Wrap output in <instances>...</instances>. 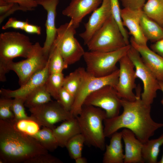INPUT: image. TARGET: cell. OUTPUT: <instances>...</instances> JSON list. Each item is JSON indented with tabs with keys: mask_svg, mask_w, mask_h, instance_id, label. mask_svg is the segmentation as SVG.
I'll list each match as a JSON object with an SVG mask.
<instances>
[{
	"mask_svg": "<svg viewBox=\"0 0 163 163\" xmlns=\"http://www.w3.org/2000/svg\"><path fill=\"white\" fill-rule=\"evenodd\" d=\"M28 23L27 21H21L11 17L9 18L6 23L2 27V29L4 30L9 28H13L23 30L24 27Z\"/></svg>",
	"mask_w": 163,
	"mask_h": 163,
	"instance_id": "f35d334b",
	"label": "cell"
},
{
	"mask_svg": "<svg viewBox=\"0 0 163 163\" xmlns=\"http://www.w3.org/2000/svg\"><path fill=\"white\" fill-rule=\"evenodd\" d=\"M147 0H120L124 8L133 10L142 9Z\"/></svg>",
	"mask_w": 163,
	"mask_h": 163,
	"instance_id": "ab89813d",
	"label": "cell"
},
{
	"mask_svg": "<svg viewBox=\"0 0 163 163\" xmlns=\"http://www.w3.org/2000/svg\"><path fill=\"white\" fill-rule=\"evenodd\" d=\"M142 9L148 17L163 28V0H147Z\"/></svg>",
	"mask_w": 163,
	"mask_h": 163,
	"instance_id": "484cf974",
	"label": "cell"
},
{
	"mask_svg": "<svg viewBox=\"0 0 163 163\" xmlns=\"http://www.w3.org/2000/svg\"><path fill=\"white\" fill-rule=\"evenodd\" d=\"M111 8L112 15L118 25L127 45L129 44V35L126 29L123 24L121 17L120 11L118 0H110Z\"/></svg>",
	"mask_w": 163,
	"mask_h": 163,
	"instance_id": "d6a6232c",
	"label": "cell"
},
{
	"mask_svg": "<svg viewBox=\"0 0 163 163\" xmlns=\"http://www.w3.org/2000/svg\"><path fill=\"white\" fill-rule=\"evenodd\" d=\"M136 99L129 101L121 99L123 113L104 121L105 137H110L121 128L130 130L136 138L144 143L153 136L158 129L163 127V123L155 122L151 117V105L145 104L141 98L140 86L136 88Z\"/></svg>",
	"mask_w": 163,
	"mask_h": 163,
	"instance_id": "6da1fadb",
	"label": "cell"
},
{
	"mask_svg": "<svg viewBox=\"0 0 163 163\" xmlns=\"http://www.w3.org/2000/svg\"><path fill=\"white\" fill-rule=\"evenodd\" d=\"M85 143L105 150L106 144L103 122L107 118L105 111L92 106L83 105L80 114L76 117Z\"/></svg>",
	"mask_w": 163,
	"mask_h": 163,
	"instance_id": "277c9868",
	"label": "cell"
},
{
	"mask_svg": "<svg viewBox=\"0 0 163 163\" xmlns=\"http://www.w3.org/2000/svg\"><path fill=\"white\" fill-rule=\"evenodd\" d=\"M127 54L134 65L136 78H139L143 84L141 98L146 104L151 105L156 97L157 91L160 90L158 80L144 63L139 53L131 45Z\"/></svg>",
	"mask_w": 163,
	"mask_h": 163,
	"instance_id": "30bf717a",
	"label": "cell"
},
{
	"mask_svg": "<svg viewBox=\"0 0 163 163\" xmlns=\"http://www.w3.org/2000/svg\"><path fill=\"white\" fill-rule=\"evenodd\" d=\"M76 163H87V161L86 159L82 156L79 157L75 160Z\"/></svg>",
	"mask_w": 163,
	"mask_h": 163,
	"instance_id": "f6af8a7d",
	"label": "cell"
},
{
	"mask_svg": "<svg viewBox=\"0 0 163 163\" xmlns=\"http://www.w3.org/2000/svg\"><path fill=\"white\" fill-rule=\"evenodd\" d=\"M74 100L75 97L62 87L59 92L57 101L65 109L70 111Z\"/></svg>",
	"mask_w": 163,
	"mask_h": 163,
	"instance_id": "d590c367",
	"label": "cell"
},
{
	"mask_svg": "<svg viewBox=\"0 0 163 163\" xmlns=\"http://www.w3.org/2000/svg\"><path fill=\"white\" fill-rule=\"evenodd\" d=\"M150 49L163 57V38L151 44Z\"/></svg>",
	"mask_w": 163,
	"mask_h": 163,
	"instance_id": "60d3db41",
	"label": "cell"
},
{
	"mask_svg": "<svg viewBox=\"0 0 163 163\" xmlns=\"http://www.w3.org/2000/svg\"><path fill=\"white\" fill-rule=\"evenodd\" d=\"M29 110L43 126L53 129L54 125L74 117L57 101L53 100L43 104L30 108Z\"/></svg>",
	"mask_w": 163,
	"mask_h": 163,
	"instance_id": "7c38bea8",
	"label": "cell"
},
{
	"mask_svg": "<svg viewBox=\"0 0 163 163\" xmlns=\"http://www.w3.org/2000/svg\"><path fill=\"white\" fill-rule=\"evenodd\" d=\"M85 141L81 133L78 134L70 139L66 146L70 158L74 160L82 156V152Z\"/></svg>",
	"mask_w": 163,
	"mask_h": 163,
	"instance_id": "1f68e13d",
	"label": "cell"
},
{
	"mask_svg": "<svg viewBox=\"0 0 163 163\" xmlns=\"http://www.w3.org/2000/svg\"><path fill=\"white\" fill-rule=\"evenodd\" d=\"M112 15L110 0H102L101 6L94 11L85 24V31L79 34L87 45L95 33Z\"/></svg>",
	"mask_w": 163,
	"mask_h": 163,
	"instance_id": "5bb4252c",
	"label": "cell"
},
{
	"mask_svg": "<svg viewBox=\"0 0 163 163\" xmlns=\"http://www.w3.org/2000/svg\"><path fill=\"white\" fill-rule=\"evenodd\" d=\"M26 32L30 34H36L40 35L41 34V28L38 25L27 24L23 30Z\"/></svg>",
	"mask_w": 163,
	"mask_h": 163,
	"instance_id": "b9f144b4",
	"label": "cell"
},
{
	"mask_svg": "<svg viewBox=\"0 0 163 163\" xmlns=\"http://www.w3.org/2000/svg\"><path fill=\"white\" fill-rule=\"evenodd\" d=\"M59 146L66 147L69 140L75 136L81 133V130L76 117L64 121L60 125L52 129Z\"/></svg>",
	"mask_w": 163,
	"mask_h": 163,
	"instance_id": "7402d4cb",
	"label": "cell"
},
{
	"mask_svg": "<svg viewBox=\"0 0 163 163\" xmlns=\"http://www.w3.org/2000/svg\"><path fill=\"white\" fill-rule=\"evenodd\" d=\"M119 62V79L115 88L121 99L133 101L136 97L133 90L136 87L135 80L137 78L134 65L127 54L123 56Z\"/></svg>",
	"mask_w": 163,
	"mask_h": 163,
	"instance_id": "4fadbf2b",
	"label": "cell"
},
{
	"mask_svg": "<svg viewBox=\"0 0 163 163\" xmlns=\"http://www.w3.org/2000/svg\"><path fill=\"white\" fill-rule=\"evenodd\" d=\"M33 137L20 132L10 122L0 119V163H24L48 153Z\"/></svg>",
	"mask_w": 163,
	"mask_h": 163,
	"instance_id": "7a4b0ae2",
	"label": "cell"
},
{
	"mask_svg": "<svg viewBox=\"0 0 163 163\" xmlns=\"http://www.w3.org/2000/svg\"><path fill=\"white\" fill-rule=\"evenodd\" d=\"M51 97L45 84L36 89L27 96L25 99V107L30 109L43 104L52 101Z\"/></svg>",
	"mask_w": 163,
	"mask_h": 163,
	"instance_id": "d4e9b609",
	"label": "cell"
},
{
	"mask_svg": "<svg viewBox=\"0 0 163 163\" xmlns=\"http://www.w3.org/2000/svg\"><path fill=\"white\" fill-rule=\"evenodd\" d=\"M5 2L18 4L22 11H33L38 5V0H3Z\"/></svg>",
	"mask_w": 163,
	"mask_h": 163,
	"instance_id": "74e56055",
	"label": "cell"
},
{
	"mask_svg": "<svg viewBox=\"0 0 163 163\" xmlns=\"http://www.w3.org/2000/svg\"><path fill=\"white\" fill-rule=\"evenodd\" d=\"M75 29L71 20L61 25L57 28L56 37L53 45L58 48L65 62L68 65L79 61L83 57L85 52L75 37Z\"/></svg>",
	"mask_w": 163,
	"mask_h": 163,
	"instance_id": "ba28073f",
	"label": "cell"
},
{
	"mask_svg": "<svg viewBox=\"0 0 163 163\" xmlns=\"http://www.w3.org/2000/svg\"><path fill=\"white\" fill-rule=\"evenodd\" d=\"M162 81H163V79L162 80Z\"/></svg>",
	"mask_w": 163,
	"mask_h": 163,
	"instance_id": "c3c4849f",
	"label": "cell"
},
{
	"mask_svg": "<svg viewBox=\"0 0 163 163\" xmlns=\"http://www.w3.org/2000/svg\"><path fill=\"white\" fill-rule=\"evenodd\" d=\"M58 158L48 154H41L26 160L24 163H62Z\"/></svg>",
	"mask_w": 163,
	"mask_h": 163,
	"instance_id": "8d00e7d4",
	"label": "cell"
},
{
	"mask_svg": "<svg viewBox=\"0 0 163 163\" xmlns=\"http://www.w3.org/2000/svg\"><path fill=\"white\" fill-rule=\"evenodd\" d=\"M32 137L48 151H54L59 146L57 141L51 128L43 126Z\"/></svg>",
	"mask_w": 163,
	"mask_h": 163,
	"instance_id": "4316f807",
	"label": "cell"
},
{
	"mask_svg": "<svg viewBox=\"0 0 163 163\" xmlns=\"http://www.w3.org/2000/svg\"><path fill=\"white\" fill-rule=\"evenodd\" d=\"M65 77L62 72L50 74L45 83L46 88L51 97L56 100L63 87Z\"/></svg>",
	"mask_w": 163,
	"mask_h": 163,
	"instance_id": "f546056e",
	"label": "cell"
},
{
	"mask_svg": "<svg viewBox=\"0 0 163 163\" xmlns=\"http://www.w3.org/2000/svg\"><path fill=\"white\" fill-rule=\"evenodd\" d=\"M59 0H37L38 5H41L47 12L45 24L46 37L43 48L44 52L48 56L56 36L57 28L56 27L55 19Z\"/></svg>",
	"mask_w": 163,
	"mask_h": 163,
	"instance_id": "e0dca14e",
	"label": "cell"
},
{
	"mask_svg": "<svg viewBox=\"0 0 163 163\" xmlns=\"http://www.w3.org/2000/svg\"><path fill=\"white\" fill-rule=\"evenodd\" d=\"M14 3L8 2L3 0H0V16L3 15L13 7Z\"/></svg>",
	"mask_w": 163,
	"mask_h": 163,
	"instance_id": "7bdbcfd3",
	"label": "cell"
},
{
	"mask_svg": "<svg viewBox=\"0 0 163 163\" xmlns=\"http://www.w3.org/2000/svg\"><path fill=\"white\" fill-rule=\"evenodd\" d=\"M142 11V9L124 8L121 9L120 14L123 26L128 29L135 43L139 45L146 46L148 40L143 33L140 23Z\"/></svg>",
	"mask_w": 163,
	"mask_h": 163,
	"instance_id": "ac0fdd59",
	"label": "cell"
},
{
	"mask_svg": "<svg viewBox=\"0 0 163 163\" xmlns=\"http://www.w3.org/2000/svg\"><path fill=\"white\" fill-rule=\"evenodd\" d=\"M158 82L160 87V90L162 91L163 93V81H158ZM161 102V104L163 105V97Z\"/></svg>",
	"mask_w": 163,
	"mask_h": 163,
	"instance_id": "bcb514c9",
	"label": "cell"
},
{
	"mask_svg": "<svg viewBox=\"0 0 163 163\" xmlns=\"http://www.w3.org/2000/svg\"><path fill=\"white\" fill-rule=\"evenodd\" d=\"M142 156L145 162L157 163L160 147L163 145V133L157 138L142 143Z\"/></svg>",
	"mask_w": 163,
	"mask_h": 163,
	"instance_id": "cb8c5ba5",
	"label": "cell"
},
{
	"mask_svg": "<svg viewBox=\"0 0 163 163\" xmlns=\"http://www.w3.org/2000/svg\"><path fill=\"white\" fill-rule=\"evenodd\" d=\"M140 23L143 33L148 40L154 43L163 38V28L148 17L142 10Z\"/></svg>",
	"mask_w": 163,
	"mask_h": 163,
	"instance_id": "603a6c76",
	"label": "cell"
},
{
	"mask_svg": "<svg viewBox=\"0 0 163 163\" xmlns=\"http://www.w3.org/2000/svg\"><path fill=\"white\" fill-rule=\"evenodd\" d=\"M11 98L2 96L0 98V120L11 122L14 119V116L11 110Z\"/></svg>",
	"mask_w": 163,
	"mask_h": 163,
	"instance_id": "836d02e7",
	"label": "cell"
},
{
	"mask_svg": "<svg viewBox=\"0 0 163 163\" xmlns=\"http://www.w3.org/2000/svg\"><path fill=\"white\" fill-rule=\"evenodd\" d=\"M102 1V0H71L62 13L71 19L74 27L76 29L83 18L97 8Z\"/></svg>",
	"mask_w": 163,
	"mask_h": 163,
	"instance_id": "2e32d148",
	"label": "cell"
},
{
	"mask_svg": "<svg viewBox=\"0 0 163 163\" xmlns=\"http://www.w3.org/2000/svg\"><path fill=\"white\" fill-rule=\"evenodd\" d=\"M86 45L89 51L110 52L120 49L127 45L118 25L111 15Z\"/></svg>",
	"mask_w": 163,
	"mask_h": 163,
	"instance_id": "5b68a950",
	"label": "cell"
},
{
	"mask_svg": "<svg viewBox=\"0 0 163 163\" xmlns=\"http://www.w3.org/2000/svg\"><path fill=\"white\" fill-rule=\"evenodd\" d=\"M121 99L113 87L106 85L93 92L85 99L83 105L100 108L106 112L107 118L119 115Z\"/></svg>",
	"mask_w": 163,
	"mask_h": 163,
	"instance_id": "8fae6325",
	"label": "cell"
},
{
	"mask_svg": "<svg viewBox=\"0 0 163 163\" xmlns=\"http://www.w3.org/2000/svg\"><path fill=\"white\" fill-rule=\"evenodd\" d=\"M25 99L21 98H15L12 99L11 110L14 116V120H18L27 118L28 116L24 108Z\"/></svg>",
	"mask_w": 163,
	"mask_h": 163,
	"instance_id": "e575fe53",
	"label": "cell"
},
{
	"mask_svg": "<svg viewBox=\"0 0 163 163\" xmlns=\"http://www.w3.org/2000/svg\"><path fill=\"white\" fill-rule=\"evenodd\" d=\"M48 63L50 74L62 72L68 66L65 62L58 48L53 46L49 53Z\"/></svg>",
	"mask_w": 163,
	"mask_h": 163,
	"instance_id": "f1b7e54d",
	"label": "cell"
},
{
	"mask_svg": "<svg viewBox=\"0 0 163 163\" xmlns=\"http://www.w3.org/2000/svg\"><path fill=\"white\" fill-rule=\"evenodd\" d=\"M130 44L139 53L145 64L158 81L163 79V57L149 49L147 46L139 45L132 37Z\"/></svg>",
	"mask_w": 163,
	"mask_h": 163,
	"instance_id": "d6986e66",
	"label": "cell"
},
{
	"mask_svg": "<svg viewBox=\"0 0 163 163\" xmlns=\"http://www.w3.org/2000/svg\"><path fill=\"white\" fill-rule=\"evenodd\" d=\"M18 10L22 11L21 8L18 4L14 3L11 8L7 13L3 15L0 16V24H1L7 17Z\"/></svg>",
	"mask_w": 163,
	"mask_h": 163,
	"instance_id": "ee69618b",
	"label": "cell"
},
{
	"mask_svg": "<svg viewBox=\"0 0 163 163\" xmlns=\"http://www.w3.org/2000/svg\"><path fill=\"white\" fill-rule=\"evenodd\" d=\"M82 81V74L79 67L65 77L63 87L75 97Z\"/></svg>",
	"mask_w": 163,
	"mask_h": 163,
	"instance_id": "4dcf8cb0",
	"label": "cell"
},
{
	"mask_svg": "<svg viewBox=\"0 0 163 163\" xmlns=\"http://www.w3.org/2000/svg\"><path fill=\"white\" fill-rule=\"evenodd\" d=\"M130 44L118 50L110 52H85L83 56L86 65V71L98 77L108 75L118 69L116 64L126 55Z\"/></svg>",
	"mask_w": 163,
	"mask_h": 163,
	"instance_id": "8992f818",
	"label": "cell"
},
{
	"mask_svg": "<svg viewBox=\"0 0 163 163\" xmlns=\"http://www.w3.org/2000/svg\"><path fill=\"white\" fill-rule=\"evenodd\" d=\"M80 68L82 82L70 111L74 117L80 114L85 99L90 94L106 85H110L115 88L118 82L120 72L119 69H118L108 75L98 77L89 74L84 68Z\"/></svg>",
	"mask_w": 163,
	"mask_h": 163,
	"instance_id": "52a82bcc",
	"label": "cell"
},
{
	"mask_svg": "<svg viewBox=\"0 0 163 163\" xmlns=\"http://www.w3.org/2000/svg\"><path fill=\"white\" fill-rule=\"evenodd\" d=\"M157 163H163V148L162 151V154L161 157V158L160 160Z\"/></svg>",
	"mask_w": 163,
	"mask_h": 163,
	"instance_id": "7dc6e473",
	"label": "cell"
},
{
	"mask_svg": "<svg viewBox=\"0 0 163 163\" xmlns=\"http://www.w3.org/2000/svg\"><path fill=\"white\" fill-rule=\"evenodd\" d=\"M11 122L14 127L20 132L32 136L40 129L42 126L33 116L18 120H13Z\"/></svg>",
	"mask_w": 163,
	"mask_h": 163,
	"instance_id": "83f0119b",
	"label": "cell"
},
{
	"mask_svg": "<svg viewBox=\"0 0 163 163\" xmlns=\"http://www.w3.org/2000/svg\"><path fill=\"white\" fill-rule=\"evenodd\" d=\"M49 75L48 61L45 67L35 73L20 88L13 90L2 88L0 90V94L8 98L25 99L31 92L45 84Z\"/></svg>",
	"mask_w": 163,
	"mask_h": 163,
	"instance_id": "9a60e30c",
	"label": "cell"
},
{
	"mask_svg": "<svg viewBox=\"0 0 163 163\" xmlns=\"http://www.w3.org/2000/svg\"><path fill=\"white\" fill-rule=\"evenodd\" d=\"M49 58L43 47L38 42L33 44L31 51L25 60L13 62L9 66V70L14 71L19 78L20 86L24 84L35 73L43 69L46 65Z\"/></svg>",
	"mask_w": 163,
	"mask_h": 163,
	"instance_id": "9c48e42d",
	"label": "cell"
},
{
	"mask_svg": "<svg viewBox=\"0 0 163 163\" xmlns=\"http://www.w3.org/2000/svg\"><path fill=\"white\" fill-rule=\"evenodd\" d=\"M109 145H106L103 163H123L124 154L122 143L121 132H116L110 136Z\"/></svg>",
	"mask_w": 163,
	"mask_h": 163,
	"instance_id": "44dd1931",
	"label": "cell"
},
{
	"mask_svg": "<svg viewBox=\"0 0 163 163\" xmlns=\"http://www.w3.org/2000/svg\"><path fill=\"white\" fill-rule=\"evenodd\" d=\"M33 44L29 37L16 31L2 33L0 34V81H6V74L13 60L17 57L27 58Z\"/></svg>",
	"mask_w": 163,
	"mask_h": 163,
	"instance_id": "3957f363",
	"label": "cell"
},
{
	"mask_svg": "<svg viewBox=\"0 0 163 163\" xmlns=\"http://www.w3.org/2000/svg\"><path fill=\"white\" fill-rule=\"evenodd\" d=\"M121 132L125 145L124 163H144L142 154V143L130 130L123 128Z\"/></svg>",
	"mask_w": 163,
	"mask_h": 163,
	"instance_id": "ffe728a7",
	"label": "cell"
}]
</instances>
